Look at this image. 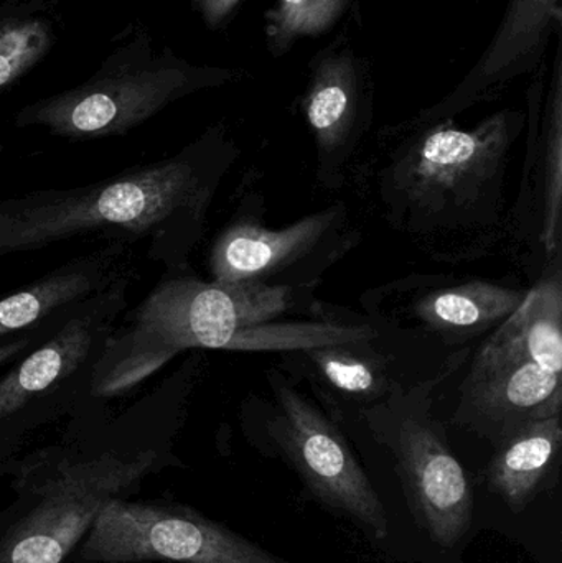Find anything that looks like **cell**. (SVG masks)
Segmentation results:
<instances>
[{"mask_svg": "<svg viewBox=\"0 0 562 563\" xmlns=\"http://www.w3.org/2000/svg\"><path fill=\"white\" fill-rule=\"evenodd\" d=\"M309 71L300 106L320 164L327 165L339 162L365 129L372 112V75L345 35L320 49Z\"/></svg>", "mask_w": 562, "mask_h": 563, "instance_id": "7c38bea8", "label": "cell"}, {"mask_svg": "<svg viewBox=\"0 0 562 563\" xmlns=\"http://www.w3.org/2000/svg\"><path fill=\"white\" fill-rule=\"evenodd\" d=\"M175 463L161 439L129 433L13 460L12 498L0 508V563H71L109 503L134 498L145 479Z\"/></svg>", "mask_w": 562, "mask_h": 563, "instance_id": "6da1fadb", "label": "cell"}, {"mask_svg": "<svg viewBox=\"0 0 562 563\" xmlns=\"http://www.w3.org/2000/svg\"><path fill=\"white\" fill-rule=\"evenodd\" d=\"M293 290L264 280H162L119 336H109L92 371L96 396H119L190 347L230 350L234 338L289 310Z\"/></svg>", "mask_w": 562, "mask_h": 563, "instance_id": "3957f363", "label": "cell"}, {"mask_svg": "<svg viewBox=\"0 0 562 563\" xmlns=\"http://www.w3.org/2000/svg\"><path fill=\"white\" fill-rule=\"evenodd\" d=\"M190 3L208 29L220 30L233 20L243 0H190Z\"/></svg>", "mask_w": 562, "mask_h": 563, "instance_id": "7402d4cb", "label": "cell"}, {"mask_svg": "<svg viewBox=\"0 0 562 563\" xmlns=\"http://www.w3.org/2000/svg\"><path fill=\"white\" fill-rule=\"evenodd\" d=\"M561 32V0H508L500 26L474 68L442 101L422 109L416 122L445 121L497 98L505 86L547 62L551 38Z\"/></svg>", "mask_w": 562, "mask_h": 563, "instance_id": "8fae6325", "label": "cell"}, {"mask_svg": "<svg viewBox=\"0 0 562 563\" xmlns=\"http://www.w3.org/2000/svg\"><path fill=\"white\" fill-rule=\"evenodd\" d=\"M375 422L392 450L409 511L422 532L445 552L465 544L475 521L471 476L449 446L444 427L412 406L388 410Z\"/></svg>", "mask_w": 562, "mask_h": 563, "instance_id": "ba28073f", "label": "cell"}, {"mask_svg": "<svg viewBox=\"0 0 562 563\" xmlns=\"http://www.w3.org/2000/svg\"><path fill=\"white\" fill-rule=\"evenodd\" d=\"M521 128L524 115L508 109L472 129L455 128L452 119L422 124L399 158V184L426 208L471 200L500 170Z\"/></svg>", "mask_w": 562, "mask_h": 563, "instance_id": "9c48e42d", "label": "cell"}, {"mask_svg": "<svg viewBox=\"0 0 562 563\" xmlns=\"http://www.w3.org/2000/svg\"><path fill=\"white\" fill-rule=\"evenodd\" d=\"M525 295L494 282H467L429 291L416 301L415 314L434 333L474 336L510 317Z\"/></svg>", "mask_w": 562, "mask_h": 563, "instance_id": "2e32d148", "label": "cell"}, {"mask_svg": "<svg viewBox=\"0 0 562 563\" xmlns=\"http://www.w3.org/2000/svg\"><path fill=\"white\" fill-rule=\"evenodd\" d=\"M32 334V333H30ZM30 334H23V336L9 338V340L0 341V367L5 364L13 363V360L25 353L32 346L33 338Z\"/></svg>", "mask_w": 562, "mask_h": 563, "instance_id": "603a6c76", "label": "cell"}, {"mask_svg": "<svg viewBox=\"0 0 562 563\" xmlns=\"http://www.w3.org/2000/svg\"><path fill=\"white\" fill-rule=\"evenodd\" d=\"M355 346L362 344L316 347L304 354L333 389L355 399H375L385 389V374L378 361L370 360Z\"/></svg>", "mask_w": 562, "mask_h": 563, "instance_id": "44dd1931", "label": "cell"}, {"mask_svg": "<svg viewBox=\"0 0 562 563\" xmlns=\"http://www.w3.org/2000/svg\"><path fill=\"white\" fill-rule=\"evenodd\" d=\"M339 220V210L322 211L279 231L253 223L228 228L211 251V273L218 282L264 280L307 256Z\"/></svg>", "mask_w": 562, "mask_h": 563, "instance_id": "4fadbf2b", "label": "cell"}, {"mask_svg": "<svg viewBox=\"0 0 562 563\" xmlns=\"http://www.w3.org/2000/svg\"><path fill=\"white\" fill-rule=\"evenodd\" d=\"M485 470L488 492L511 512H524L560 478L561 416L537 420L495 443Z\"/></svg>", "mask_w": 562, "mask_h": 563, "instance_id": "5bb4252c", "label": "cell"}, {"mask_svg": "<svg viewBox=\"0 0 562 563\" xmlns=\"http://www.w3.org/2000/svg\"><path fill=\"white\" fill-rule=\"evenodd\" d=\"M562 32L558 33L553 63L548 76L547 101L541 119V147L544 164V211L541 241L553 256L561 243L562 203Z\"/></svg>", "mask_w": 562, "mask_h": 563, "instance_id": "e0dca14e", "label": "cell"}, {"mask_svg": "<svg viewBox=\"0 0 562 563\" xmlns=\"http://www.w3.org/2000/svg\"><path fill=\"white\" fill-rule=\"evenodd\" d=\"M108 257L78 261L23 290L0 298V340L25 334L23 331L48 320L53 313L71 310L95 297L108 285Z\"/></svg>", "mask_w": 562, "mask_h": 563, "instance_id": "9a60e30c", "label": "cell"}, {"mask_svg": "<svg viewBox=\"0 0 562 563\" xmlns=\"http://www.w3.org/2000/svg\"><path fill=\"white\" fill-rule=\"evenodd\" d=\"M375 333L365 327L333 323H264L246 328L230 351H309L316 347L365 344Z\"/></svg>", "mask_w": 562, "mask_h": 563, "instance_id": "ffe728a7", "label": "cell"}, {"mask_svg": "<svg viewBox=\"0 0 562 563\" xmlns=\"http://www.w3.org/2000/svg\"><path fill=\"white\" fill-rule=\"evenodd\" d=\"M243 78V69L197 65L170 49L155 52L151 36L141 33L108 56L91 78L25 106L15 122L78 141L114 137L185 96Z\"/></svg>", "mask_w": 562, "mask_h": 563, "instance_id": "5b68a950", "label": "cell"}, {"mask_svg": "<svg viewBox=\"0 0 562 563\" xmlns=\"http://www.w3.org/2000/svg\"><path fill=\"white\" fill-rule=\"evenodd\" d=\"M289 563L188 506L109 503L71 563Z\"/></svg>", "mask_w": 562, "mask_h": 563, "instance_id": "8992f818", "label": "cell"}, {"mask_svg": "<svg viewBox=\"0 0 562 563\" xmlns=\"http://www.w3.org/2000/svg\"><path fill=\"white\" fill-rule=\"evenodd\" d=\"M55 42V23L35 3L0 12V91L38 65Z\"/></svg>", "mask_w": 562, "mask_h": 563, "instance_id": "ac0fdd59", "label": "cell"}, {"mask_svg": "<svg viewBox=\"0 0 562 563\" xmlns=\"http://www.w3.org/2000/svg\"><path fill=\"white\" fill-rule=\"evenodd\" d=\"M353 3L355 0H274L264 15L267 52L280 58L302 40L326 35Z\"/></svg>", "mask_w": 562, "mask_h": 563, "instance_id": "d6986e66", "label": "cell"}, {"mask_svg": "<svg viewBox=\"0 0 562 563\" xmlns=\"http://www.w3.org/2000/svg\"><path fill=\"white\" fill-rule=\"evenodd\" d=\"M13 460H15V456L0 452V475H9L10 465H12Z\"/></svg>", "mask_w": 562, "mask_h": 563, "instance_id": "cb8c5ba5", "label": "cell"}, {"mask_svg": "<svg viewBox=\"0 0 562 563\" xmlns=\"http://www.w3.org/2000/svg\"><path fill=\"white\" fill-rule=\"evenodd\" d=\"M121 287L101 291L73 308L52 338L0 377V452L15 456L16 440L35 423L42 400L68 380L95 371L121 307Z\"/></svg>", "mask_w": 562, "mask_h": 563, "instance_id": "30bf717a", "label": "cell"}, {"mask_svg": "<svg viewBox=\"0 0 562 563\" xmlns=\"http://www.w3.org/2000/svg\"><path fill=\"white\" fill-rule=\"evenodd\" d=\"M276 410L269 437L313 501L355 522L373 539L388 538L385 506L340 430L287 380L274 376Z\"/></svg>", "mask_w": 562, "mask_h": 563, "instance_id": "52a82bcc", "label": "cell"}, {"mask_svg": "<svg viewBox=\"0 0 562 563\" xmlns=\"http://www.w3.org/2000/svg\"><path fill=\"white\" fill-rule=\"evenodd\" d=\"M200 151L73 190L0 201V256L42 250L86 233L152 241L165 256L208 200Z\"/></svg>", "mask_w": 562, "mask_h": 563, "instance_id": "7a4b0ae2", "label": "cell"}, {"mask_svg": "<svg viewBox=\"0 0 562 563\" xmlns=\"http://www.w3.org/2000/svg\"><path fill=\"white\" fill-rule=\"evenodd\" d=\"M562 280L538 282L472 361L455 422L498 443L562 409Z\"/></svg>", "mask_w": 562, "mask_h": 563, "instance_id": "277c9868", "label": "cell"}]
</instances>
